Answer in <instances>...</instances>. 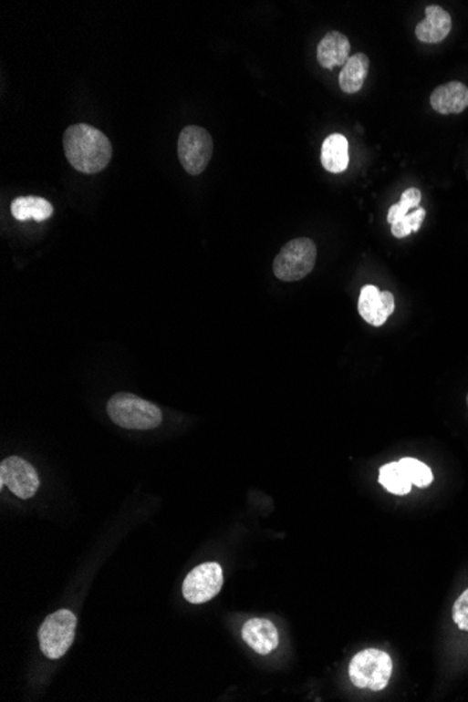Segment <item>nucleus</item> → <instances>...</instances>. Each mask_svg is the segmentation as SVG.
I'll return each mask as SVG.
<instances>
[{"label": "nucleus", "mask_w": 468, "mask_h": 702, "mask_svg": "<svg viewBox=\"0 0 468 702\" xmlns=\"http://www.w3.org/2000/svg\"><path fill=\"white\" fill-rule=\"evenodd\" d=\"M369 67H370V61H369L368 55L362 54V52L352 55L339 73L341 90L347 94H355L360 91V88L365 85L366 77H368Z\"/></svg>", "instance_id": "obj_15"}, {"label": "nucleus", "mask_w": 468, "mask_h": 702, "mask_svg": "<svg viewBox=\"0 0 468 702\" xmlns=\"http://www.w3.org/2000/svg\"><path fill=\"white\" fill-rule=\"evenodd\" d=\"M421 200H422V194L418 188H408L407 191L402 192L400 202L390 208L387 222L390 224L394 223V222L408 215L410 211L417 210L420 208Z\"/></svg>", "instance_id": "obj_19"}, {"label": "nucleus", "mask_w": 468, "mask_h": 702, "mask_svg": "<svg viewBox=\"0 0 468 702\" xmlns=\"http://www.w3.org/2000/svg\"><path fill=\"white\" fill-rule=\"evenodd\" d=\"M402 469H404L405 474H407L410 481L412 485H417L420 488H426L432 484L433 474L432 470L429 469L422 461L417 460V459L405 458L400 460Z\"/></svg>", "instance_id": "obj_18"}, {"label": "nucleus", "mask_w": 468, "mask_h": 702, "mask_svg": "<svg viewBox=\"0 0 468 702\" xmlns=\"http://www.w3.org/2000/svg\"><path fill=\"white\" fill-rule=\"evenodd\" d=\"M321 164L328 173H344L349 164L348 140L344 135L333 134L326 138L321 146Z\"/></svg>", "instance_id": "obj_14"}, {"label": "nucleus", "mask_w": 468, "mask_h": 702, "mask_svg": "<svg viewBox=\"0 0 468 702\" xmlns=\"http://www.w3.org/2000/svg\"><path fill=\"white\" fill-rule=\"evenodd\" d=\"M317 260V247L307 237L290 240L274 260V274L284 282H296L313 271Z\"/></svg>", "instance_id": "obj_4"}, {"label": "nucleus", "mask_w": 468, "mask_h": 702, "mask_svg": "<svg viewBox=\"0 0 468 702\" xmlns=\"http://www.w3.org/2000/svg\"><path fill=\"white\" fill-rule=\"evenodd\" d=\"M452 617L460 630L468 633V589H465L454 602Z\"/></svg>", "instance_id": "obj_21"}, {"label": "nucleus", "mask_w": 468, "mask_h": 702, "mask_svg": "<svg viewBox=\"0 0 468 702\" xmlns=\"http://www.w3.org/2000/svg\"><path fill=\"white\" fill-rule=\"evenodd\" d=\"M109 418L125 429H154L161 424L159 407L130 393H119L109 398L107 406Z\"/></svg>", "instance_id": "obj_2"}, {"label": "nucleus", "mask_w": 468, "mask_h": 702, "mask_svg": "<svg viewBox=\"0 0 468 702\" xmlns=\"http://www.w3.org/2000/svg\"><path fill=\"white\" fill-rule=\"evenodd\" d=\"M64 149L68 161L80 173H100L111 160V142L91 125H70L65 130Z\"/></svg>", "instance_id": "obj_1"}, {"label": "nucleus", "mask_w": 468, "mask_h": 702, "mask_svg": "<svg viewBox=\"0 0 468 702\" xmlns=\"http://www.w3.org/2000/svg\"><path fill=\"white\" fill-rule=\"evenodd\" d=\"M348 673L355 687L381 691L387 687L393 675V660L386 652L365 649L352 657Z\"/></svg>", "instance_id": "obj_3"}, {"label": "nucleus", "mask_w": 468, "mask_h": 702, "mask_svg": "<svg viewBox=\"0 0 468 702\" xmlns=\"http://www.w3.org/2000/svg\"><path fill=\"white\" fill-rule=\"evenodd\" d=\"M452 31V17L443 7L428 6L425 9V18L418 23L415 36L421 43L439 44Z\"/></svg>", "instance_id": "obj_11"}, {"label": "nucleus", "mask_w": 468, "mask_h": 702, "mask_svg": "<svg viewBox=\"0 0 468 702\" xmlns=\"http://www.w3.org/2000/svg\"><path fill=\"white\" fill-rule=\"evenodd\" d=\"M12 213L20 222L30 221V219L43 222L51 218L54 206L49 201L41 197H18L12 202Z\"/></svg>", "instance_id": "obj_16"}, {"label": "nucleus", "mask_w": 468, "mask_h": 702, "mask_svg": "<svg viewBox=\"0 0 468 702\" xmlns=\"http://www.w3.org/2000/svg\"><path fill=\"white\" fill-rule=\"evenodd\" d=\"M358 309L368 325L380 327L393 315L396 303L391 292H380L373 284H366L360 291Z\"/></svg>", "instance_id": "obj_9"}, {"label": "nucleus", "mask_w": 468, "mask_h": 702, "mask_svg": "<svg viewBox=\"0 0 468 702\" xmlns=\"http://www.w3.org/2000/svg\"><path fill=\"white\" fill-rule=\"evenodd\" d=\"M224 586V571L216 563H205L193 568L182 583V594L192 604L209 602L218 596Z\"/></svg>", "instance_id": "obj_7"}, {"label": "nucleus", "mask_w": 468, "mask_h": 702, "mask_svg": "<svg viewBox=\"0 0 468 702\" xmlns=\"http://www.w3.org/2000/svg\"><path fill=\"white\" fill-rule=\"evenodd\" d=\"M7 487L16 497L28 500L40 487V477L25 459L10 456L0 464V488Z\"/></svg>", "instance_id": "obj_8"}, {"label": "nucleus", "mask_w": 468, "mask_h": 702, "mask_svg": "<svg viewBox=\"0 0 468 702\" xmlns=\"http://www.w3.org/2000/svg\"><path fill=\"white\" fill-rule=\"evenodd\" d=\"M179 159L191 176H200L208 167L213 153V140L208 130L197 125H188L179 137Z\"/></svg>", "instance_id": "obj_6"}, {"label": "nucleus", "mask_w": 468, "mask_h": 702, "mask_svg": "<svg viewBox=\"0 0 468 702\" xmlns=\"http://www.w3.org/2000/svg\"><path fill=\"white\" fill-rule=\"evenodd\" d=\"M425 215L426 211L420 206L417 210L412 211V213H408L404 218L391 223V233L397 239H404L411 233H417L422 226Z\"/></svg>", "instance_id": "obj_20"}, {"label": "nucleus", "mask_w": 468, "mask_h": 702, "mask_svg": "<svg viewBox=\"0 0 468 702\" xmlns=\"http://www.w3.org/2000/svg\"><path fill=\"white\" fill-rule=\"evenodd\" d=\"M467 406H468V394H467Z\"/></svg>", "instance_id": "obj_22"}, {"label": "nucleus", "mask_w": 468, "mask_h": 702, "mask_svg": "<svg viewBox=\"0 0 468 702\" xmlns=\"http://www.w3.org/2000/svg\"><path fill=\"white\" fill-rule=\"evenodd\" d=\"M242 636L245 644L258 655H268L279 645V633L276 625L265 618H251L244 624Z\"/></svg>", "instance_id": "obj_10"}, {"label": "nucleus", "mask_w": 468, "mask_h": 702, "mask_svg": "<svg viewBox=\"0 0 468 702\" xmlns=\"http://www.w3.org/2000/svg\"><path fill=\"white\" fill-rule=\"evenodd\" d=\"M350 43L339 31H329L318 43L317 61L324 69L344 67L350 58Z\"/></svg>", "instance_id": "obj_13"}, {"label": "nucleus", "mask_w": 468, "mask_h": 702, "mask_svg": "<svg viewBox=\"0 0 468 702\" xmlns=\"http://www.w3.org/2000/svg\"><path fill=\"white\" fill-rule=\"evenodd\" d=\"M431 106L439 114H460L468 107V88L462 82H449L439 86L431 94Z\"/></svg>", "instance_id": "obj_12"}, {"label": "nucleus", "mask_w": 468, "mask_h": 702, "mask_svg": "<svg viewBox=\"0 0 468 702\" xmlns=\"http://www.w3.org/2000/svg\"><path fill=\"white\" fill-rule=\"evenodd\" d=\"M379 482L394 495H407L412 488V482L408 479L400 461L384 464L379 472Z\"/></svg>", "instance_id": "obj_17"}, {"label": "nucleus", "mask_w": 468, "mask_h": 702, "mask_svg": "<svg viewBox=\"0 0 468 702\" xmlns=\"http://www.w3.org/2000/svg\"><path fill=\"white\" fill-rule=\"evenodd\" d=\"M76 625V615L69 610H59L48 615L38 633L43 654L49 659L64 656L75 639Z\"/></svg>", "instance_id": "obj_5"}]
</instances>
